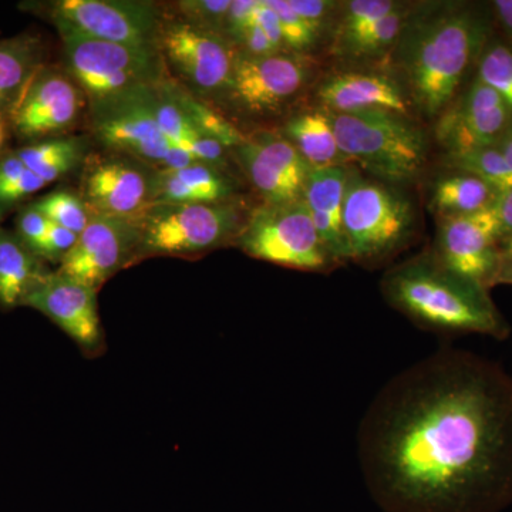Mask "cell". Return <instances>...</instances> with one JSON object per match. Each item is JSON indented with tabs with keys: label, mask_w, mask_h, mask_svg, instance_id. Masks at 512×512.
Returning <instances> with one entry per match:
<instances>
[{
	"label": "cell",
	"mask_w": 512,
	"mask_h": 512,
	"mask_svg": "<svg viewBox=\"0 0 512 512\" xmlns=\"http://www.w3.org/2000/svg\"><path fill=\"white\" fill-rule=\"evenodd\" d=\"M138 232L131 218L92 215L57 271L99 291L120 269L134 265Z\"/></svg>",
	"instance_id": "16"
},
{
	"label": "cell",
	"mask_w": 512,
	"mask_h": 512,
	"mask_svg": "<svg viewBox=\"0 0 512 512\" xmlns=\"http://www.w3.org/2000/svg\"><path fill=\"white\" fill-rule=\"evenodd\" d=\"M291 8L311 28L312 32L319 37L325 26L330 13L336 8L335 2L328 0H288Z\"/></svg>",
	"instance_id": "39"
},
{
	"label": "cell",
	"mask_w": 512,
	"mask_h": 512,
	"mask_svg": "<svg viewBox=\"0 0 512 512\" xmlns=\"http://www.w3.org/2000/svg\"><path fill=\"white\" fill-rule=\"evenodd\" d=\"M359 461L384 512H503L512 504V377L466 350H439L377 394Z\"/></svg>",
	"instance_id": "1"
},
{
	"label": "cell",
	"mask_w": 512,
	"mask_h": 512,
	"mask_svg": "<svg viewBox=\"0 0 512 512\" xmlns=\"http://www.w3.org/2000/svg\"><path fill=\"white\" fill-rule=\"evenodd\" d=\"M494 30L490 6L477 3L436 6L419 16L412 13L396 49L414 110L427 119H439L470 82Z\"/></svg>",
	"instance_id": "2"
},
{
	"label": "cell",
	"mask_w": 512,
	"mask_h": 512,
	"mask_svg": "<svg viewBox=\"0 0 512 512\" xmlns=\"http://www.w3.org/2000/svg\"><path fill=\"white\" fill-rule=\"evenodd\" d=\"M234 244L251 258L298 271H328L336 264L303 200L262 204L251 212Z\"/></svg>",
	"instance_id": "10"
},
{
	"label": "cell",
	"mask_w": 512,
	"mask_h": 512,
	"mask_svg": "<svg viewBox=\"0 0 512 512\" xmlns=\"http://www.w3.org/2000/svg\"><path fill=\"white\" fill-rule=\"evenodd\" d=\"M232 154L252 187L264 198V204L281 205L302 200L303 187L312 168L284 136L271 133L247 136Z\"/></svg>",
	"instance_id": "18"
},
{
	"label": "cell",
	"mask_w": 512,
	"mask_h": 512,
	"mask_svg": "<svg viewBox=\"0 0 512 512\" xmlns=\"http://www.w3.org/2000/svg\"><path fill=\"white\" fill-rule=\"evenodd\" d=\"M235 49L241 55L254 57L271 56L281 53V50L269 40V37L265 35L264 30L261 29V26L255 20H252L251 25L239 37Z\"/></svg>",
	"instance_id": "41"
},
{
	"label": "cell",
	"mask_w": 512,
	"mask_h": 512,
	"mask_svg": "<svg viewBox=\"0 0 512 512\" xmlns=\"http://www.w3.org/2000/svg\"><path fill=\"white\" fill-rule=\"evenodd\" d=\"M28 170L23 161L16 156L15 151L5 154L0 157V194L9 187L10 184L15 183L22 174Z\"/></svg>",
	"instance_id": "43"
},
{
	"label": "cell",
	"mask_w": 512,
	"mask_h": 512,
	"mask_svg": "<svg viewBox=\"0 0 512 512\" xmlns=\"http://www.w3.org/2000/svg\"><path fill=\"white\" fill-rule=\"evenodd\" d=\"M318 100L330 113L389 111L410 117L413 101L402 80L382 72H343L320 83Z\"/></svg>",
	"instance_id": "20"
},
{
	"label": "cell",
	"mask_w": 512,
	"mask_h": 512,
	"mask_svg": "<svg viewBox=\"0 0 512 512\" xmlns=\"http://www.w3.org/2000/svg\"><path fill=\"white\" fill-rule=\"evenodd\" d=\"M156 49L171 79L192 96L217 106L237 57V49L227 37L202 28L175 10L163 9Z\"/></svg>",
	"instance_id": "8"
},
{
	"label": "cell",
	"mask_w": 512,
	"mask_h": 512,
	"mask_svg": "<svg viewBox=\"0 0 512 512\" xmlns=\"http://www.w3.org/2000/svg\"><path fill=\"white\" fill-rule=\"evenodd\" d=\"M156 171L136 158L104 150L84 160L79 194L93 215L133 218L153 202Z\"/></svg>",
	"instance_id": "14"
},
{
	"label": "cell",
	"mask_w": 512,
	"mask_h": 512,
	"mask_svg": "<svg viewBox=\"0 0 512 512\" xmlns=\"http://www.w3.org/2000/svg\"><path fill=\"white\" fill-rule=\"evenodd\" d=\"M254 20L281 52H289L286 49L284 37H282L281 23H279L278 16H276L274 9L266 3V0H256Z\"/></svg>",
	"instance_id": "42"
},
{
	"label": "cell",
	"mask_w": 512,
	"mask_h": 512,
	"mask_svg": "<svg viewBox=\"0 0 512 512\" xmlns=\"http://www.w3.org/2000/svg\"><path fill=\"white\" fill-rule=\"evenodd\" d=\"M153 87H141L90 104V127L94 138L104 150L136 158L156 170L194 163L197 160L174 147L158 126Z\"/></svg>",
	"instance_id": "9"
},
{
	"label": "cell",
	"mask_w": 512,
	"mask_h": 512,
	"mask_svg": "<svg viewBox=\"0 0 512 512\" xmlns=\"http://www.w3.org/2000/svg\"><path fill=\"white\" fill-rule=\"evenodd\" d=\"M495 148L500 151L501 156L507 161V164L512 168V121L507 130L504 131L503 136L498 138L497 143L494 144Z\"/></svg>",
	"instance_id": "46"
},
{
	"label": "cell",
	"mask_w": 512,
	"mask_h": 512,
	"mask_svg": "<svg viewBox=\"0 0 512 512\" xmlns=\"http://www.w3.org/2000/svg\"><path fill=\"white\" fill-rule=\"evenodd\" d=\"M446 165L451 170L476 175L493 187L498 194L512 188V168L495 146L446 154Z\"/></svg>",
	"instance_id": "32"
},
{
	"label": "cell",
	"mask_w": 512,
	"mask_h": 512,
	"mask_svg": "<svg viewBox=\"0 0 512 512\" xmlns=\"http://www.w3.org/2000/svg\"><path fill=\"white\" fill-rule=\"evenodd\" d=\"M266 3L274 9L278 16L286 49L289 52L299 53V55L311 50L318 40V36L296 15L288 0H266Z\"/></svg>",
	"instance_id": "35"
},
{
	"label": "cell",
	"mask_w": 512,
	"mask_h": 512,
	"mask_svg": "<svg viewBox=\"0 0 512 512\" xmlns=\"http://www.w3.org/2000/svg\"><path fill=\"white\" fill-rule=\"evenodd\" d=\"M86 109V94L64 67L45 64L9 111V128L28 144L64 137L76 127Z\"/></svg>",
	"instance_id": "13"
},
{
	"label": "cell",
	"mask_w": 512,
	"mask_h": 512,
	"mask_svg": "<svg viewBox=\"0 0 512 512\" xmlns=\"http://www.w3.org/2000/svg\"><path fill=\"white\" fill-rule=\"evenodd\" d=\"M16 231L20 241L29 249H32L37 256H40L43 242H45L47 231H49L50 221L45 215L40 214L35 208L26 205L19 211L15 221Z\"/></svg>",
	"instance_id": "37"
},
{
	"label": "cell",
	"mask_w": 512,
	"mask_h": 512,
	"mask_svg": "<svg viewBox=\"0 0 512 512\" xmlns=\"http://www.w3.org/2000/svg\"><path fill=\"white\" fill-rule=\"evenodd\" d=\"M412 202L386 184L349 171L343 204L348 258L375 262L402 249L414 232Z\"/></svg>",
	"instance_id": "7"
},
{
	"label": "cell",
	"mask_w": 512,
	"mask_h": 512,
	"mask_svg": "<svg viewBox=\"0 0 512 512\" xmlns=\"http://www.w3.org/2000/svg\"><path fill=\"white\" fill-rule=\"evenodd\" d=\"M138 232V259L197 256L234 244L244 227L232 201L218 204L150 205L131 218ZM134 262V264H136Z\"/></svg>",
	"instance_id": "6"
},
{
	"label": "cell",
	"mask_w": 512,
	"mask_h": 512,
	"mask_svg": "<svg viewBox=\"0 0 512 512\" xmlns=\"http://www.w3.org/2000/svg\"><path fill=\"white\" fill-rule=\"evenodd\" d=\"M63 45L64 70L79 84L90 104L156 86L167 79L156 47L104 42L55 23Z\"/></svg>",
	"instance_id": "5"
},
{
	"label": "cell",
	"mask_w": 512,
	"mask_h": 512,
	"mask_svg": "<svg viewBox=\"0 0 512 512\" xmlns=\"http://www.w3.org/2000/svg\"><path fill=\"white\" fill-rule=\"evenodd\" d=\"M510 285L512 286V262H503L497 278H495L494 286Z\"/></svg>",
	"instance_id": "47"
},
{
	"label": "cell",
	"mask_w": 512,
	"mask_h": 512,
	"mask_svg": "<svg viewBox=\"0 0 512 512\" xmlns=\"http://www.w3.org/2000/svg\"><path fill=\"white\" fill-rule=\"evenodd\" d=\"M45 259L0 225V309L12 311L50 275Z\"/></svg>",
	"instance_id": "23"
},
{
	"label": "cell",
	"mask_w": 512,
	"mask_h": 512,
	"mask_svg": "<svg viewBox=\"0 0 512 512\" xmlns=\"http://www.w3.org/2000/svg\"><path fill=\"white\" fill-rule=\"evenodd\" d=\"M45 57V42L35 33L0 40V114L6 119Z\"/></svg>",
	"instance_id": "24"
},
{
	"label": "cell",
	"mask_w": 512,
	"mask_h": 512,
	"mask_svg": "<svg viewBox=\"0 0 512 512\" xmlns=\"http://www.w3.org/2000/svg\"><path fill=\"white\" fill-rule=\"evenodd\" d=\"M231 3V0H184L175 3L173 9L185 19L224 36L225 20Z\"/></svg>",
	"instance_id": "36"
},
{
	"label": "cell",
	"mask_w": 512,
	"mask_h": 512,
	"mask_svg": "<svg viewBox=\"0 0 512 512\" xmlns=\"http://www.w3.org/2000/svg\"><path fill=\"white\" fill-rule=\"evenodd\" d=\"M164 87L178 107L183 110L185 117L190 120L192 126L200 131L202 136L217 141L227 151L234 150L247 140V136L242 134L241 130L232 121H229L220 109L207 101L192 96L170 76L164 80Z\"/></svg>",
	"instance_id": "29"
},
{
	"label": "cell",
	"mask_w": 512,
	"mask_h": 512,
	"mask_svg": "<svg viewBox=\"0 0 512 512\" xmlns=\"http://www.w3.org/2000/svg\"><path fill=\"white\" fill-rule=\"evenodd\" d=\"M494 204L464 217L440 220L434 258L461 278L491 291L503 259Z\"/></svg>",
	"instance_id": "15"
},
{
	"label": "cell",
	"mask_w": 512,
	"mask_h": 512,
	"mask_svg": "<svg viewBox=\"0 0 512 512\" xmlns=\"http://www.w3.org/2000/svg\"><path fill=\"white\" fill-rule=\"evenodd\" d=\"M474 76L507 104L512 119V39L494 30L478 57Z\"/></svg>",
	"instance_id": "30"
},
{
	"label": "cell",
	"mask_w": 512,
	"mask_h": 512,
	"mask_svg": "<svg viewBox=\"0 0 512 512\" xmlns=\"http://www.w3.org/2000/svg\"><path fill=\"white\" fill-rule=\"evenodd\" d=\"M256 0H234L225 20L224 36L232 46H237L239 37L254 20Z\"/></svg>",
	"instance_id": "40"
},
{
	"label": "cell",
	"mask_w": 512,
	"mask_h": 512,
	"mask_svg": "<svg viewBox=\"0 0 512 512\" xmlns=\"http://www.w3.org/2000/svg\"><path fill=\"white\" fill-rule=\"evenodd\" d=\"M29 205L53 224L70 229L77 235L82 234L93 215L79 192L72 190L49 192L36 201L29 202Z\"/></svg>",
	"instance_id": "33"
},
{
	"label": "cell",
	"mask_w": 512,
	"mask_h": 512,
	"mask_svg": "<svg viewBox=\"0 0 512 512\" xmlns=\"http://www.w3.org/2000/svg\"><path fill=\"white\" fill-rule=\"evenodd\" d=\"M454 171V170H453ZM498 192L483 180L463 171L443 175L434 184L430 210L440 218L464 217L491 207Z\"/></svg>",
	"instance_id": "27"
},
{
	"label": "cell",
	"mask_w": 512,
	"mask_h": 512,
	"mask_svg": "<svg viewBox=\"0 0 512 512\" xmlns=\"http://www.w3.org/2000/svg\"><path fill=\"white\" fill-rule=\"evenodd\" d=\"M498 248H500L501 259L503 262H512V235L501 239L498 242Z\"/></svg>",
	"instance_id": "48"
},
{
	"label": "cell",
	"mask_w": 512,
	"mask_h": 512,
	"mask_svg": "<svg viewBox=\"0 0 512 512\" xmlns=\"http://www.w3.org/2000/svg\"><path fill=\"white\" fill-rule=\"evenodd\" d=\"M384 298L421 328L477 333L504 340L511 328L490 291L448 271L434 255H420L384 275Z\"/></svg>",
	"instance_id": "3"
},
{
	"label": "cell",
	"mask_w": 512,
	"mask_h": 512,
	"mask_svg": "<svg viewBox=\"0 0 512 512\" xmlns=\"http://www.w3.org/2000/svg\"><path fill=\"white\" fill-rule=\"evenodd\" d=\"M412 16V8L402 5L386 18L377 20L375 25L340 50L338 56L350 59H375L384 55L387 50L396 47L407 22Z\"/></svg>",
	"instance_id": "31"
},
{
	"label": "cell",
	"mask_w": 512,
	"mask_h": 512,
	"mask_svg": "<svg viewBox=\"0 0 512 512\" xmlns=\"http://www.w3.org/2000/svg\"><path fill=\"white\" fill-rule=\"evenodd\" d=\"M9 123L8 119H6L3 114H0V151H2L3 146L6 143V137H8Z\"/></svg>",
	"instance_id": "49"
},
{
	"label": "cell",
	"mask_w": 512,
	"mask_h": 512,
	"mask_svg": "<svg viewBox=\"0 0 512 512\" xmlns=\"http://www.w3.org/2000/svg\"><path fill=\"white\" fill-rule=\"evenodd\" d=\"M348 178L349 170L345 165L312 168L302 192L313 225L336 264L349 259L343 234V204Z\"/></svg>",
	"instance_id": "21"
},
{
	"label": "cell",
	"mask_w": 512,
	"mask_h": 512,
	"mask_svg": "<svg viewBox=\"0 0 512 512\" xmlns=\"http://www.w3.org/2000/svg\"><path fill=\"white\" fill-rule=\"evenodd\" d=\"M237 184L220 165L194 163L156 171L151 205L218 204L232 201Z\"/></svg>",
	"instance_id": "22"
},
{
	"label": "cell",
	"mask_w": 512,
	"mask_h": 512,
	"mask_svg": "<svg viewBox=\"0 0 512 512\" xmlns=\"http://www.w3.org/2000/svg\"><path fill=\"white\" fill-rule=\"evenodd\" d=\"M15 153L28 170L49 185L83 165L87 157V141L74 136L47 138L25 144Z\"/></svg>",
	"instance_id": "28"
},
{
	"label": "cell",
	"mask_w": 512,
	"mask_h": 512,
	"mask_svg": "<svg viewBox=\"0 0 512 512\" xmlns=\"http://www.w3.org/2000/svg\"><path fill=\"white\" fill-rule=\"evenodd\" d=\"M403 3L393 0H355L346 3L345 13L335 39V53L345 49L349 43L362 36L377 20L386 18Z\"/></svg>",
	"instance_id": "34"
},
{
	"label": "cell",
	"mask_w": 512,
	"mask_h": 512,
	"mask_svg": "<svg viewBox=\"0 0 512 512\" xmlns=\"http://www.w3.org/2000/svg\"><path fill=\"white\" fill-rule=\"evenodd\" d=\"M495 29L500 28L504 36L512 39V0H494L490 5Z\"/></svg>",
	"instance_id": "45"
},
{
	"label": "cell",
	"mask_w": 512,
	"mask_h": 512,
	"mask_svg": "<svg viewBox=\"0 0 512 512\" xmlns=\"http://www.w3.org/2000/svg\"><path fill=\"white\" fill-rule=\"evenodd\" d=\"M77 238L79 235L76 232L50 222L45 242L40 249V258L45 259L46 262H59L60 264L64 255L76 244Z\"/></svg>",
	"instance_id": "38"
},
{
	"label": "cell",
	"mask_w": 512,
	"mask_h": 512,
	"mask_svg": "<svg viewBox=\"0 0 512 512\" xmlns=\"http://www.w3.org/2000/svg\"><path fill=\"white\" fill-rule=\"evenodd\" d=\"M311 77V60L299 53L254 57L237 52L227 90L215 107H228L247 119L278 116L308 86Z\"/></svg>",
	"instance_id": "11"
},
{
	"label": "cell",
	"mask_w": 512,
	"mask_h": 512,
	"mask_svg": "<svg viewBox=\"0 0 512 512\" xmlns=\"http://www.w3.org/2000/svg\"><path fill=\"white\" fill-rule=\"evenodd\" d=\"M84 36L136 47H156L163 8L140 0H56L23 6Z\"/></svg>",
	"instance_id": "12"
},
{
	"label": "cell",
	"mask_w": 512,
	"mask_h": 512,
	"mask_svg": "<svg viewBox=\"0 0 512 512\" xmlns=\"http://www.w3.org/2000/svg\"><path fill=\"white\" fill-rule=\"evenodd\" d=\"M495 214H497L498 225H500L501 239L512 235V188L511 190L498 194L494 202Z\"/></svg>",
	"instance_id": "44"
},
{
	"label": "cell",
	"mask_w": 512,
	"mask_h": 512,
	"mask_svg": "<svg viewBox=\"0 0 512 512\" xmlns=\"http://www.w3.org/2000/svg\"><path fill=\"white\" fill-rule=\"evenodd\" d=\"M284 137L311 168L339 167L348 163L340 151L328 110L313 109L295 114L285 124Z\"/></svg>",
	"instance_id": "25"
},
{
	"label": "cell",
	"mask_w": 512,
	"mask_h": 512,
	"mask_svg": "<svg viewBox=\"0 0 512 512\" xmlns=\"http://www.w3.org/2000/svg\"><path fill=\"white\" fill-rule=\"evenodd\" d=\"M164 80L153 87V107L158 126L163 130L165 137L174 147L190 154L195 160L227 168V150L217 141L202 136L200 131L192 126L183 110L165 89Z\"/></svg>",
	"instance_id": "26"
},
{
	"label": "cell",
	"mask_w": 512,
	"mask_h": 512,
	"mask_svg": "<svg viewBox=\"0 0 512 512\" xmlns=\"http://www.w3.org/2000/svg\"><path fill=\"white\" fill-rule=\"evenodd\" d=\"M97 292L92 286L52 271L26 296L22 306L43 313L86 355L96 356L104 349Z\"/></svg>",
	"instance_id": "19"
},
{
	"label": "cell",
	"mask_w": 512,
	"mask_h": 512,
	"mask_svg": "<svg viewBox=\"0 0 512 512\" xmlns=\"http://www.w3.org/2000/svg\"><path fill=\"white\" fill-rule=\"evenodd\" d=\"M340 151L348 161L387 183H412L429 156V140L410 117L389 111L330 113Z\"/></svg>",
	"instance_id": "4"
},
{
	"label": "cell",
	"mask_w": 512,
	"mask_h": 512,
	"mask_svg": "<svg viewBox=\"0 0 512 512\" xmlns=\"http://www.w3.org/2000/svg\"><path fill=\"white\" fill-rule=\"evenodd\" d=\"M507 104L476 76L437 119L436 137L446 154L464 153L497 143L511 124Z\"/></svg>",
	"instance_id": "17"
}]
</instances>
